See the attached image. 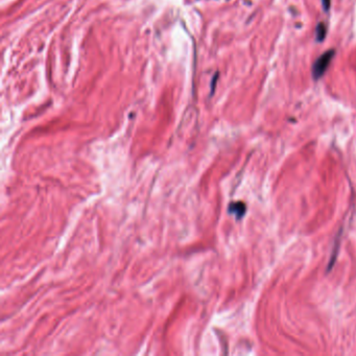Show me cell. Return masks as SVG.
I'll return each instance as SVG.
<instances>
[{"label":"cell","mask_w":356,"mask_h":356,"mask_svg":"<svg viewBox=\"0 0 356 356\" xmlns=\"http://www.w3.org/2000/svg\"><path fill=\"white\" fill-rule=\"evenodd\" d=\"M335 51L333 50L327 51L322 55L317 57V60L314 62L312 66V75L314 80H319L324 75L326 70L328 69V66L331 63Z\"/></svg>","instance_id":"obj_1"},{"label":"cell","mask_w":356,"mask_h":356,"mask_svg":"<svg viewBox=\"0 0 356 356\" xmlns=\"http://www.w3.org/2000/svg\"><path fill=\"white\" fill-rule=\"evenodd\" d=\"M246 205L243 202H236V203H232L229 207V212L231 214L236 215L237 218H242L246 213Z\"/></svg>","instance_id":"obj_2"},{"label":"cell","mask_w":356,"mask_h":356,"mask_svg":"<svg viewBox=\"0 0 356 356\" xmlns=\"http://www.w3.org/2000/svg\"><path fill=\"white\" fill-rule=\"evenodd\" d=\"M327 33V28L325 26L324 23H320L319 25L316 26L315 30V35H316V40L317 41H323L325 39V36Z\"/></svg>","instance_id":"obj_3"},{"label":"cell","mask_w":356,"mask_h":356,"mask_svg":"<svg viewBox=\"0 0 356 356\" xmlns=\"http://www.w3.org/2000/svg\"><path fill=\"white\" fill-rule=\"evenodd\" d=\"M322 4H323V7H324V11L327 12L330 7L331 0H322Z\"/></svg>","instance_id":"obj_4"}]
</instances>
